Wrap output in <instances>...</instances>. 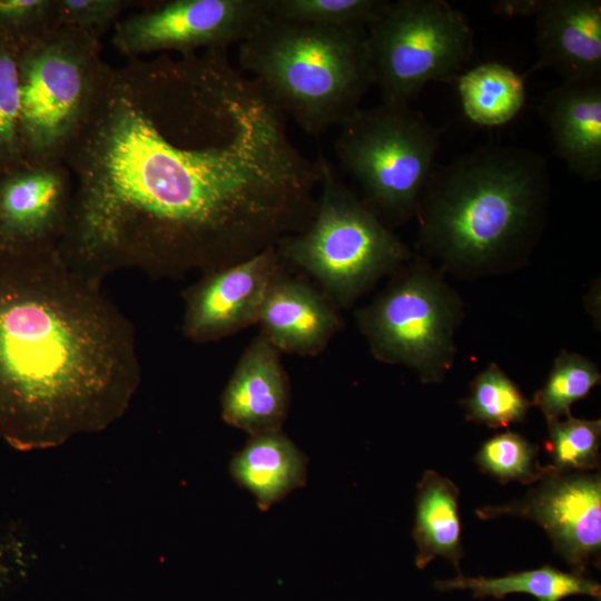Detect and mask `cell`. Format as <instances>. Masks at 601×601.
<instances>
[{
    "instance_id": "1",
    "label": "cell",
    "mask_w": 601,
    "mask_h": 601,
    "mask_svg": "<svg viewBox=\"0 0 601 601\" xmlns=\"http://www.w3.org/2000/svg\"><path fill=\"white\" fill-rule=\"evenodd\" d=\"M287 116L228 48L110 67L63 164L73 195L59 250L102 283L207 273L304 230L319 184Z\"/></svg>"
},
{
    "instance_id": "2",
    "label": "cell",
    "mask_w": 601,
    "mask_h": 601,
    "mask_svg": "<svg viewBox=\"0 0 601 601\" xmlns=\"http://www.w3.org/2000/svg\"><path fill=\"white\" fill-rule=\"evenodd\" d=\"M141 380L135 327L58 246L0 249V440L19 450L101 431Z\"/></svg>"
},
{
    "instance_id": "3",
    "label": "cell",
    "mask_w": 601,
    "mask_h": 601,
    "mask_svg": "<svg viewBox=\"0 0 601 601\" xmlns=\"http://www.w3.org/2000/svg\"><path fill=\"white\" fill-rule=\"evenodd\" d=\"M551 191L546 159L487 145L433 168L417 215L420 242L445 267L483 272L524 256L536 242Z\"/></svg>"
},
{
    "instance_id": "4",
    "label": "cell",
    "mask_w": 601,
    "mask_h": 601,
    "mask_svg": "<svg viewBox=\"0 0 601 601\" xmlns=\"http://www.w3.org/2000/svg\"><path fill=\"white\" fill-rule=\"evenodd\" d=\"M239 70L309 135L342 126L374 85L367 30L267 16L239 43Z\"/></svg>"
},
{
    "instance_id": "5",
    "label": "cell",
    "mask_w": 601,
    "mask_h": 601,
    "mask_svg": "<svg viewBox=\"0 0 601 601\" xmlns=\"http://www.w3.org/2000/svg\"><path fill=\"white\" fill-rule=\"evenodd\" d=\"M316 161L319 195L315 215L304 230L280 239L276 248L283 262L309 274L332 303L348 306L411 254L343 183L324 155Z\"/></svg>"
},
{
    "instance_id": "6",
    "label": "cell",
    "mask_w": 601,
    "mask_h": 601,
    "mask_svg": "<svg viewBox=\"0 0 601 601\" xmlns=\"http://www.w3.org/2000/svg\"><path fill=\"white\" fill-rule=\"evenodd\" d=\"M110 66L100 39L57 27L21 48L20 141L24 164L63 162L87 124Z\"/></svg>"
},
{
    "instance_id": "7",
    "label": "cell",
    "mask_w": 601,
    "mask_h": 601,
    "mask_svg": "<svg viewBox=\"0 0 601 601\" xmlns=\"http://www.w3.org/2000/svg\"><path fill=\"white\" fill-rule=\"evenodd\" d=\"M441 135L410 104L381 101L341 126L334 149L362 200L381 220L400 224L417 214Z\"/></svg>"
},
{
    "instance_id": "8",
    "label": "cell",
    "mask_w": 601,
    "mask_h": 601,
    "mask_svg": "<svg viewBox=\"0 0 601 601\" xmlns=\"http://www.w3.org/2000/svg\"><path fill=\"white\" fill-rule=\"evenodd\" d=\"M382 101L410 104L431 81L452 82L474 52L464 14L444 0L390 1L367 28Z\"/></svg>"
},
{
    "instance_id": "9",
    "label": "cell",
    "mask_w": 601,
    "mask_h": 601,
    "mask_svg": "<svg viewBox=\"0 0 601 601\" xmlns=\"http://www.w3.org/2000/svg\"><path fill=\"white\" fill-rule=\"evenodd\" d=\"M460 312L454 292L415 264L358 309L355 319L378 361L404 364L430 383L441 381L452 365Z\"/></svg>"
},
{
    "instance_id": "10",
    "label": "cell",
    "mask_w": 601,
    "mask_h": 601,
    "mask_svg": "<svg viewBox=\"0 0 601 601\" xmlns=\"http://www.w3.org/2000/svg\"><path fill=\"white\" fill-rule=\"evenodd\" d=\"M267 16L266 0L147 1L115 24L111 41L128 59L158 51L188 55L240 43Z\"/></svg>"
},
{
    "instance_id": "11",
    "label": "cell",
    "mask_w": 601,
    "mask_h": 601,
    "mask_svg": "<svg viewBox=\"0 0 601 601\" xmlns=\"http://www.w3.org/2000/svg\"><path fill=\"white\" fill-rule=\"evenodd\" d=\"M476 514L481 519L510 514L536 522L549 534L555 552L575 571L584 572L589 564L600 563V473H561L549 465L523 499L485 506Z\"/></svg>"
},
{
    "instance_id": "12",
    "label": "cell",
    "mask_w": 601,
    "mask_h": 601,
    "mask_svg": "<svg viewBox=\"0 0 601 601\" xmlns=\"http://www.w3.org/2000/svg\"><path fill=\"white\" fill-rule=\"evenodd\" d=\"M276 246L204 273L183 292V335L194 343L230 336L258 322L269 284L283 269Z\"/></svg>"
},
{
    "instance_id": "13",
    "label": "cell",
    "mask_w": 601,
    "mask_h": 601,
    "mask_svg": "<svg viewBox=\"0 0 601 601\" xmlns=\"http://www.w3.org/2000/svg\"><path fill=\"white\" fill-rule=\"evenodd\" d=\"M0 174V249L58 246L73 195L68 167L23 162Z\"/></svg>"
},
{
    "instance_id": "14",
    "label": "cell",
    "mask_w": 601,
    "mask_h": 601,
    "mask_svg": "<svg viewBox=\"0 0 601 601\" xmlns=\"http://www.w3.org/2000/svg\"><path fill=\"white\" fill-rule=\"evenodd\" d=\"M279 353L262 334L247 346L221 394L227 424L252 436L280 431L290 390Z\"/></svg>"
},
{
    "instance_id": "15",
    "label": "cell",
    "mask_w": 601,
    "mask_h": 601,
    "mask_svg": "<svg viewBox=\"0 0 601 601\" xmlns=\"http://www.w3.org/2000/svg\"><path fill=\"white\" fill-rule=\"evenodd\" d=\"M538 61L563 81L601 79V1L544 0L535 16Z\"/></svg>"
},
{
    "instance_id": "16",
    "label": "cell",
    "mask_w": 601,
    "mask_h": 601,
    "mask_svg": "<svg viewBox=\"0 0 601 601\" xmlns=\"http://www.w3.org/2000/svg\"><path fill=\"white\" fill-rule=\"evenodd\" d=\"M257 323L279 352L309 356L319 354L343 326L324 293L283 269L267 288Z\"/></svg>"
},
{
    "instance_id": "17",
    "label": "cell",
    "mask_w": 601,
    "mask_h": 601,
    "mask_svg": "<svg viewBox=\"0 0 601 601\" xmlns=\"http://www.w3.org/2000/svg\"><path fill=\"white\" fill-rule=\"evenodd\" d=\"M555 155L584 183L601 178V79L562 81L538 107Z\"/></svg>"
},
{
    "instance_id": "18",
    "label": "cell",
    "mask_w": 601,
    "mask_h": 601,
    "mask_svg": "<svg viewBox=\"0 0 601 601\" xmlns=\"http://www.w3.org/2000/svg\"><path fill=\"white\" fill-rule=\"evenodd\" d=\"M230 474L262 510L306 482V457L282 431L254 435L230 462Z\"/></svg>"
},
{
    "instance_id": "19",
    "label": "cell",
    "mask_w": 601,
    "mask_h": 601,
    "mask_svg": "<svg viewBox=\"0 0 601 601\" xmlns=\"http://www.w3.org/2000/svg\"><path fill=\"white\" fill-rule=\"evenodd\" d=\"M459 487L447 477L427 470L417 485L413 538L415 564L424 569L434 558L450 560L460 571L463 556L459 518Z\"/></svg>"
},
{
    "instance_id": "20",
    "label": "cell",
    "mask_w": 601,
    "mask_h": 601,
    "mask_svg": "<svg viewBox=\"0 0 601 601\" xmlns=\"http://www.w3.org/2000/svg\"><path fill=\"white\" fill-rule=\"evenodd\" d=\"M434 585L440 591L471 590L477 599L491 597L500 600L511 593H525L538 601H561L571 595L601 599V585L584 572H564L551 565L497 578L460 574L454 579L436 580Z\"/></svg>"
},
{
    "instance_id": "21",
    "label": "cell",
    "mask_w": 601,
    "mask_h": 601,
    "mask_svg": "<svg viewBox=\"0 0 601 601\" xmlns=\"http://www.w3.org/2000/svg\"><path fill=\"white\" fill-rule=\"evenodd\" d=\"M457 90L465 116L480 126L509 122L523 108L524 78L500 62H485L461 73Z\"/></svg>"
},
{
    "instance_id": "22",
    "label": "cell",
    "mask_w": 601,
    "mask_h": 601,
    "mask_svg": "<svg viewBox=\"0 0 601 601\" xmlns=\"http://www.w3.org/2000/svg\"><path fill=\"white\" fill-rule=\"evenodd\" d=\"M462 405L470 421L493 428L522 422L531 407L520 388L494 363L475 377Z\"/></svg>"
},
{
    "instance_id": "23",
    "label": "cell",
    "mask_w": 601,
    "mask_h": 601,
    "mask_svg": "<svg viewBox=\"0 0 601 601\" xmlns=\"http://www.w3.org/2000/svg\"><path fill=\"white\" fill-rule=\"evenodd\" d=\"M597 365L582 355L562 351L554 359L545 384L533 397L548 421L571 415L573 403L600 383Z\"/></svg>"
},
{
    "instance_id": "24",
    "label": "cell",
    "mask_w": 601,
    "mask_h": 601,
    "mask_svg": "<svg viewBox=\"0 0 601 601\" xmlns=\"http://www.w3.org/2000/svg\"><path fill=\"white\" fill-rule=\"evenodd\" d=\"M268 16L322 26L367 30L384 12L387 0H266Z\"/></svg>"
},
{
    "instance_id": "25",
    "label": "cell",
    "mask_w": 601,
    "mask_h": 601,
    "mask_svg": "<svg viewBox=\"0 0 601 601\" xmlns=\"http://www.w3.org/2000/svg\"><path fill=\"white\" fill-rule=\"evenodd\" d=\"M601 421L575 418L548 421L546 449L551 466L561 473L587 472L600 465Z\"/></svg>"
},
{
    "instance_id": "26",
    "label": "cell",
    "mask_w": 601,
    "mask_h": 601,
    "mask_svg": "<svg viewBox=\"0 0 601 601\" xmlns=\"http://www.w3.org/2000/svg\"><path fill=\"white\" fill-rule=\"evenodd\" d=\"M480 469L501 482H538L549 470L538 460V446L522 435L504 432L485 441L475 455Z\"/></svg>"
},
{
    "instance_id": "27",
    "label": "cell",
    "mask_w": 601,
    "mask_h": 601,
    "mask_svg": "<svg viewBox=\"0 0 601 601\" xmlns=\"http://www.w3.org/2000/svg\"><path fill=\"white\" fill-rule=\"evenodd\" d=\"M22 47L0 37V168L23 164L20 141L19 53Z\"/></svg>"
},
{
    "instance_id": "28",
    "label": "cell",
    "mask_w": 601,
    "mask_h": 601,
    "mask_svg": "<svg viewBox=\"0 0 601 601\" xmlns=\"http://www.w3.org/2000/svg\"><path fill=\"white\" fill-rule=\"evenodd\" d=\"M53 28L56 0H0V37L24 47Z\"/></svg>"
},
{
    "instance_id": "29",
    "label": "cell",
    "mask_w": 601,
    "mask_h": 601,
    "mask_svg": "<svg viewBox=\"0 0 601 601\" xmlns=\"http://www.w3.org/2000/svg\"><path fill=\"white\" fill-rule=\"evenodd\" d=\"M135 0H56L57 27H72L100 39L127 10L140 6Z\"/></svg>"
},
{
    "instance_id": "30",
    "label": "cell",
    "mask_w": 601,
    "mask_h": 601,
    "mask_svg": "<svg viewBox=\"0 0 601 601\" xmlns=\"http://www.w3.org/2000/svg\"><path fill=\"white\" fill-rule=\"evenodd\" d=\"M544 0H503L493 6V11L505 17H535Z\"/></svg>"
}]
</instances>
